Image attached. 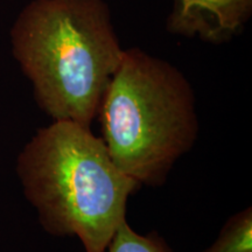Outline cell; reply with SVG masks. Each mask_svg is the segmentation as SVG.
<instances>
[{"label": "cell", "mask_w": 252, "mask_h": 252, "mask_svg": "<svg viewBox=\"0 0 252 252\" xmlns=\"http://www.w3.org/2000/svg\"><path fill=\"white\" fill-rule=\"evenodd\" d=\"M96 117L110 156L138 184L160 186L198 134L195 94L175 65L124 50Z\"/></svg>", "instance_id": "cell-3"}, {"label": "cell", "mask_w": 252, "mask_h": 252, "mask_svg": "<svg viewBox=\"0 0 252 252\" xmlns=\"http://www.w3.org/2000/svg\"><path fill=\"white\" fill-rule=\"evenodd\" d=\"M15 169L43 230L77 237L86 252L105 251L141 186L116 165L102 137L69 121L39 128Z\"/></svg>", "instance_id": "cell-2"}, {"label": "cell", "mask_w": 252, "mask_h": 252, "mask_svg": "<svg viewBox=\"0 0 252 252\" xmlns=\"http://www.w3.org/2000/svg\"><path fill=\"white\" fill-rule=\"evenodd\" d=\"M252 13V0H173V34L220 43L236 35Z\"/></svg>", "instance_id": "cell-4"}, {"label": "cell", "mask_w": 252, "mask_h": 252, "mask_svg": "<svg viewBox=\"0 0 252 252\" xmlns=\"http://www.w3.org/2000/svg\"><path fill=\"white\" fill-rule=\"evenodd\" d=\"M104 252H173L157 232L141 235L134 231L127 220L123 222Z\"/></svg>", "instance_id": "cell-6"}, {"label": "cell", "mask_w": 252, "mask_h": 252, "mask_svg": "<svg viewBox=\"0 0 252 252\" xmlns=\"http://www.w3.org/2000/svg\"><path fill=\"white\" fill-rule=\"evenodd\" d=\"M203 252H252V208L228 219L216 241Z\"/></svg>", "instance_id": "cell-5"}, {"label": "cell", "mask_w": 252, "mask_h": 252, "mask_svg": "<svg viewBox=\"0 0 252 252\" xmlns=\"http://www.w3.org/2000/svg\"><path fill=\"white\" fill-rule=\"evenodd\" d=\"M9 35L40 109L90 127L125 50L105 0H32Z\"/></svg>", "instance_id": "cell-1"}]
</instances>
